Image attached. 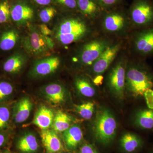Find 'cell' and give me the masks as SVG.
<instances>
[{"label": "cell", "mask_w": 153, "mask_h": 153, "mask_svg": "<svg viewBox=\"0 0 153 153\" xmlns=\"http://www.w3.org/2000/svg\"><path fill=\"white\" fill-rule=\"evenodd\" d=\"M99 33L114 39H128L133 31L125 6L104 11L96 24Z\"/></svg>", "instance_id": "3957f363"}, {"label": "cell", "mask_w": 153, "mask_h": 153, "mask_svg": "<svg viewBox=\"0 0 153 153\" xmlns=\"http://www.w3.org/2000/svg\"><path fill=\"white\" fill-rule=\"evenodd\" d=\"M33 104L30 99L25 97L16 103L14 108L13 117L15 122L22 123L30 116Z\"/></svg>", "instance_id": "e0dca14e"}, {"label": "cell", "mask_w": 153, "mask_h": 153, "mask_svg": "<svg viewBox=\"0 0 153 153\" xmlns=\"http://www.w3.org/2000/svg\"><path fill=\"white\" fill-rule=\"evenodd\" d=\"M146 60L130 55L126 77V90L145 103L146 98L153 95V70Z\"/></svg>", "instance_id": "7a4b0ae2"}, {"label": "cell", "mask_w": 153, "mask_h": 153, "mask_svg": "<svg viewBox=\"0 0 153 153\" xmlns=\"http://www.w3.org/2000/svg\"><path fill=\"white\" fill-rule=\"evenodd\" d=\"M61 62L60 57L57 56L37 60L32 68V74L36 76H44L53 74L60 67Z\"/></svg>", "instance_id": "8fae6325"}, {"label": "cell", "mask_w": 153, "mask_h": 153, "mask_svg": "<svg viewBox=\"0 0 153 153\" xmlns=\"http://www.w3.org/2000/svg\"><path fill=\"white\" fill-rule=\"evenodd\" d=\"M10 117V112L8 107L6 105H0V131L8 126Z\"/></svg>", "instance_id": "f1b7e54d"}, {"label": "cell", "mask_w": 153, "mask_h": 153, "mask_svg": "<svg viewBox=\"0 0 153 153\" xmlns=\"http://www.w3.org/2000/svg\"><path fill=\"white\" fill-rule=\"evenodd\" d=\"M57 13V11L53 7H47L39 13V17L43 23H47L50 22Z\"/></svg>", "instance_id": "4dcf8cb0"}, {"label": "cell", "mask_w": 153, "mask_h": 153, "mask_svg": "<svg viewBox=\"0 0 153 153\" xmlns=\"http://www.w3.org/2000/svg\"><path fill=\"white\" fill-rule=\"evenodd\" d=\"M41 137L43 145L49 153H57L63 149V145L60 138L54 131L43 130Z\"/></svg>", "instance_id": "2e32d148"}, {"label": "cell", "mask_w": 153, "mask_h": 153, "mask_svg": "<svg viewBox=\"0 0 153 153\" xmlns=\"http://www.w3.org/2000/svg\"><path fill=\"white\" fill-rule=\"evenodd\" d=\"M134 124L142 130L153 131V108L146 104L145 107L139 108L134 115Z\"/></svg>", "instance_id": "5bb4252c"}, {"label": "cell", "mask_w": 153, "mask_h": 153, "mask_svg": "<svg viewBox=\"0 0 153 153\" xmlns=\"http://www.w3.org/2000/svg\"><path fill=\"white\" fill-rule=\"evenodd\" d=\"M103 76L102 75L96 76L94 77L93 82L96 85H101L103 81Z\"/></svg>", "instance_id": "d590c367"}, {"label": "cell", "mask_w": 153, "mask_h": 153, "mask_svg": "<svg viewBox=\"0 0 153 153\" xmlns=\"http://www.w3.org/2000/svg\"><path fill=\"white\" fill-rule=\"evenodd\" d=\"M152 1H153V0H152Z\"/></svg>", "instance_id": "ab89813d"}, {"label": "cell", "mask_w": 153, "mask_h": 153, "mask_svg": "<svg viewBox=\"0 0 153 153\" xmlns=\"http://www.w3.org/2000/svg\"><path fill=\"white\" fill-rule=\"evenodd\" d=\"M117 130V123L114 116L107 109L99 111L94 122V137L99 142L109 143L114 139Z\"/></svg>", "instance_id": "ba28073f"}, {"label": "cell", "mask_w": 153, "mask_h": 153, "mask_svg": "<svg viewBox=\"0 0 153 153\" xmlns=\"http://www.w3.org/2000/svg\"><path fill=\"white\" fill-rule=\"evenodd\" d=\"M44 93L48 100L53 104H60L65 100V89L58 83H52L47 85L44 88Z\"/></svg>", "instance_id": "d6986e66"}, {"label": "cell", "mask_w": 153, "mask_h": 153, "mask_svg": "<svg viewBox=\"0 0 153 153\" xmlns=\"http://www.w3.org/2000/svg\"><path fill=\"white\" fill-rule=\"evenodd\" d=\"M128 11L133 31L153 27L152 0H133Z\"/></svg>", "instance_id": "52a82bcc"}, {"label": "cell", "mask_w": 153, "mask_h": 153, "mask_svg": "<svg viewBox=\"0 0 153 153\" xmlns=\"http://www.w3.org/2000/svg\"><path fill=\"white\" fill-rule=\"evenodd\" d=\"M99 33L96 25L78 12L63 17L55 31V38L63 46L79 44Z\"/></svg>", "instance_id": "6da1fadb"}, {"label": "cell", "mask_w": 153, "mask_h": 153, "mask_svg": "<svg viewBox=\"0 0 153 153\" xmlns=\"http://www.w3.org/2000/svg\"><path fill=\"white\" fill-rule=\"evenodd\" d=\"M11 19L17 25H25L34 17V11L30 6L23 3L15 4L11 8Z\"/></svg>", "instance_id": "4fadbf2b"}, {"label": "cell", "mask_w": 153, "mask_h": 153, "mask_svg": "<svg viewBox=\"0 0 153 153\" xmlns=\"http://www.w3.org/2000/svg\"><path fill=\"white\" fill-rule=\"evenodd\" d=\"M54 117L51 110L46 107L42 106L36 113L33 123L41 129H47L53 123Z\"/></svg>", "instance_id": "ffe728a7"}, {"label": "cell", "mask_w": 153, "mask_h": 153, "mask_svg": "<svg viewBox=\"0 0 153 153\" xmlns=\"http://www.w3.org/2000/svg\"><path fill=\"white\" fill-rule=\"evenodd\" d=\"M7 140V135L2 132H0V149L2 147Z\"/></svg>", "instance_id": "e575fe53"}, {"label": "cell", "mask_w": 153, "mask_h": 153, "mask_svg": "<svg viewBox=\"0 0 153 153\" xmlns=\"http://www.w3.org/2000/svg\"><path fill=\"white\" fill-rule=\"evenodd\" d=\"M127 49L132 57L146 60L153 56V27L135 30L127 39Z\"/></svg>", "instance_id": "8992f818"}, {"label": "cell", "mask_w": 153, "mask_h": 153, "mask_svg": "<svg viewBox=\"0 0 153 153\" xmlns=\"http://www.w3.org/2000/svg\"><path fill=\"white\" fill-rule=\"evenodd\" d=\"M20 35L15 29H11L4 31L0 37V49L8 51L13 49L19 41Z\"/></svg>", "instance_id": "7402d4cb"}, {"label": "cell", "mask_w": 153, "mask_h": 153, "mask_svg": "<svg viewBox=\"0 0 153 153\" xmlns=\"http://www.w3.org/2000/svg\"><path fill=\"white\" fill-rule=\"evenodd\" d=\"M77 11L96 25L104 12L96 0H76Z\"/></svg>", "instance_id": "7c38bea8"}, {"label": "cell", "mask_w": 153, "mask_h": 153, "mask_svg": "<svg viewBox=\"0 0 153 153\" xmlns=\"http://www.w3.org/2000/svg\"><path fill=\"white\" fill-rule=\"evenodd\" d=\"M38 28L41 34L44 36H49L52 34V30H50L45 24L39 25Z\"/></svg>", "instance_id": "836d02e7"}, {"label": "cell", "mask_w": 153, "mask_h": 153, "mask_svg": "<svg viewBox=\"0 0 153 153\" xmlns=\"http://www.w3.org/2000/svg\"><path fill=\"white\" fill-rule=\"evenodd\" d=\"M14 88L10 83L0 81V102L9 97L13 92Z\"/></svg>", "instance_id": "f546056e"}, {"label": "cell", "mask_w": 153, "mask_h": 153, "mask_svg": "<svg viewBox=\"0 0 153 153\" xmlns=\"http://www.w3.org/2000/svg\"><path fill=\"white\" fill-rule=\"evenodd\" d=\"M120 145L125 152L134 153L140 151L143 148L145 141L143 138L138 135L126 133L122 137Z\"/></svg>", "instance_id": "9a60e30c"}, {"label": "cell", "mask_w": 153, "mask_h": 153, "mask_svg": "<svg viewBox=\"0 0 153 153\" xmlns=\"http://www.w3.org/2000/svg\"><path fill=\"white\" fill-rule=\"evenodd\" d=\"M74 85L79 93L84 96L91 97L95 94L96 85L87 77L81 76L76 77L74 81Z\"/></svg>", "instance_id": "603a6c76"}, {"label": "cell", "mask_w": 153, "mask_h": 153, "mask_svg": "<svg viewBox=\"0 0 153 153\" xmlns=\"http://www.w3.org/2000/svg\"><path fill=\"white\" fill-rule=\"evenodd\" d=\"M10 12L8 0H1L0 1V24L8 22L11 17Z\"/></svg>", "instance_id": "4316f807"}, {"label": "cell", "mask_w": 153, "mask_h": 153, "mask_svg": "<svg viewBox=\"0 0 153 153\" xmlns=\"http://www.w3.org/2000/svg\"><path fill=\"white\" fill-rule=\"evenodd\" d=\"M127 43V39L115 40L88 69L90 74L93 75L94 77L102 75L107 71L120 53L126 47Z\"/></svg>", "instance_id": "9c48e42d"}, {"label": "cell", "mask_w": 153, "mask_h": 153, "mask_svg": "<svg viewBox=\"0 0 153 153\" xmlns=\"http://www.w3.org/2000/svg\"><path fill=\"white\" fill-rule=\"evenodd\" d=\"M79 153H98L92 145L85 144L80 148Z\"/></svg>", "instance_id": "d6a6232c"}, {"label": "cell", "mask_w": 153, "mask_h": 153, "mask_svg": "<svg viewBox=\"0 0 153 153\" xmlns=\"http://www.w3.org/2000/svg\"><path fill=\"white\" fill-rule=\"evenodd\" d=\"M34 1L38 4L42 6L48 5L52 2V0H34Z\"/></svg>", "instance_id": "8d00e7d4"}, {"label": "cell", "mask_w": 153, "mask_h": 153, "mask_svg": "<svg viewBox=\"0 0 153 153\" xmlns=\"http://www.w3.org/2000/svg\"><path fill=\"white\" fill-rule=\"evenodd\" d=\"M116 39L99 33L76 44L70 57L71 62L80 68L88 69Z\"/></svg>", "instance_id": "277c9868"}, {"label": "cell", "mask_w": 153, "mask_h": 153, "mask_svg": "<svg viewBox=\"0 0 153 153\" xmlns=\"http://www.w3.org/2000/svg\"><path fill=\"white\" fill-rule=\"evenodd\" d=\"M94 109V104L90 102L82 103L76 106L77 112L81 117L85 120H89L92 117Z\"/></svg>", "instance_id": "484cf974"}, {"label": "cell", "mask_w": 153, "mask_h": 153, "mask_svg": "<svg viewBox=\"0 0 153 153\" xmlns=\"http://www.w3.org/2000/svg\"><path fill=\"white\" fill-rule=\"evenodd\" d=\"M4 153H11V152H9V151H6Z\"/></svg>", "instance_id": "74e56055"}, {"label": "cell", "mask_w": 153, "mask_h": 153, "mask_svg": "<svg viewBox=\"0 0 153 153\" xmlns=\"http://www.w3.org/2000/svg\"><path fill=\"white\" fill-rule=\"evenodd\" d=\"M61 5L68 9L69 10L77 11L76 0H57Z\"/></svg>", "instance_id": "1f68e13d"}, {"label": "cell", "mask_w": 153, "mask_h": 153, "mask_svg": "<svg viewBox=\"0 0 153 153\" xmlns=\"http://www.w3.org/2000/svg\"><path fill=\"white\" fill-rule=\"evenodd\" d=\"M104 11L109 10L118 7L125 6L124 0H96Z\"/></svg>", "instance_id": "83f0119b"}, {"label": "cell", "mask_w": 153, "mask_h": 153, "mask_svg": "<svg viewBox=\"0 0 153 153\" xmlns=\"http://www.w3.org/2000/svg\"><path fill=\"white\" fill-rule=\"evenodd\" d=\"M38 143L37 139L34 135L28 134L22 137L18 141L17 147L23 152H35L38 149Z\"/></svg>", "instance_id": "cb8c5ba5"}, {"label": "cell", "mask_w": 153, "mask_h": 153, "mask_svg": "<svg viewBox=\"0 0 153 153\" xmlns=\"http://www.w3.org/2000/svg\"><path fill=\"white\" fill-rule=\"evenodd\" d=\"M129 56L126 46L106 71V86L119 98L123 97L126 91V71Z\"/></svg>", "instance_id": "5b68a950"}, {"label": "cell", "mask_w": 153, "mask_h": 153, "mask_svg": "<svg viewBox=\"0 0 153 153\" xmlns=\"http://www.w3.org/2000/svg\"><path fill=\"white\" fill-rule=\"evenodd\" d=\"M63 137L66 146L69 149H74L82 140L83 134L78 126H73L64 131Z\"/></svg>", "instance_id": "44dd1931"}, {"label": "cell", "mask_w": 153, "mask_h": 153, "mask_svg": "<svg viewBox=\"0 0 153 153\" xmlns=\"http://www.w3.org/2000/svg\"><path fill=\"white\" fill-rule=\"evenodd\" d=\"M53 123V128L55 131L64 132L70 127L71 117L62 111H58L55 117Z\"/></svg>", "instance_id": "d4e9b609"}, {"label": "cell", "mask_w": 153, "mask_h": 153, "mask_svg": "<svg viewBox=\"0 0 153 153\" xmlns=\"http://www.w3.org/2000/svg\"><path fill=\"white\" fill-rule=\"evenodd\" d=\"M27 61L26 55L22 53H17L6 60L4 63L3 68L7 73L15 74L22 70Z\"/></svg>", "instance_id": "ac0fdd59"}, {"label": "cell", "mask_w": 153, "mask_h": 153, "mask_svg": "<svg viewBox=\"0 0 153 153\" xmlns=\"http://www.w3.org/2000/svg\"><path fill=\"white\" fill-rule=\"evenodd\" d=\"M23 44L27 52L34 55H44L54 49L55 43L49 36L41 34L38 28L31 26Z\"/></svg>", "instance_id": "30bf717a"}, {"label": "cell", "mask_w": 153, "mask_h": 153, "mask_svg": "<svg viewBox=\"0 0 153 153\" xmlns=\"http://www.w3.org/2000/svg\"><path fill=\"white\" fill-rule=\"evenodd\" d=\"M149 153H153V149H152V150H151Z\"/></svg>", "instance_id": "f35d334b"}]
</instances>
